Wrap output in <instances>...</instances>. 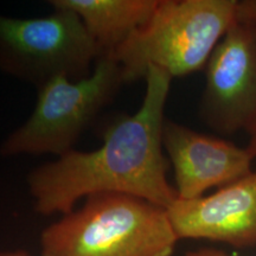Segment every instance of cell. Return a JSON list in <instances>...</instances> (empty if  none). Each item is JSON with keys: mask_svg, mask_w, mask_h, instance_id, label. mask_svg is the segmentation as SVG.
<instances>
[{"mask_svg": "<svg viewBox=\"0 0 256 256\" xmlns=\"http://www.w3.org/2000/svg\"><path fill=\"white\" fill-rule=\"evenodd\" d=\"M238 0H159L151 17L108 54L124 83L158 68L172 78L206 69L211 54L238 19Z\"/></svg>", "mask_w": 256, "mask_h": 256, "instance_id": "cell-3", "label": "cell"}, {"mask_svg": "<svg viewBox=\"0 0 256 256\" xmlns=\"http://www.w3.org/2000/svg\"><path fill=\"white\" fill-rule=\"evenodd\" d=\"M180 240H208L234 248L256 247V171L212 194L178 200L168 208Z\"/></svg>", "mask_w": 256, "mask_h": 256, "instance_id": "cell-8", "label": "cell"}, {"mask_svg": "<svg viewBox=\"0 0 256 256\" xmlns=\"http://www.w3.org/2000/svg\"><path fill=\"white\" fill-rule=\"evenodd\" d=\"M142 104L106 130L90 152L72 150L28 174L34 209L42 216L66 215L96 194H124L168 209L178 200L168 180L162 130L172 78L158 68L146 74Z\"/></svg>", "mask_w": 256, "mask_h": 256, "instance_id": "cell-1", "label": "cell"}, {"mask_svg": "<svg viewBox=\"0 0 256 256\" xmlns=\"http://www.w3.org/2000/svg\"><path fill=\"white\" fill-rule=\"evenodd\" d=\"M184 256H232L226 254V252L220 250V249L215 248H200L194 249V250H190L185 252Z\"/></svg>", "mask_w": 256, "mask_h": 256, "instance_id": "cell-11", "label": "cell"}, {"mask_svg": "<svg viewBox=\"0 0 256 256\" xmlns=\"http://www.w3.org/2000/svg\"><path fill=\"white\" fill-rule=\"evenodd\" d=\"M238 16L256 23V0H238Z\"/></svg>", "mask_w": 256, "mask_h": 256, "instance_id": "cell-10", "label": "cell"}, {"mask_svg": "<svg viewBox=\"0 0 256 256\" xmlns=\"http://www.w3.org/2000/svg\"><path fill=\"white\" fill-rule=\"evenodd\" d=\"M124 84L115 60L104 54L92 74L81 80L60 76L37 89L34 112L2 145L5 156L54 154L74 150L81 134Z\"/></svg>", "mask_w": 256, "mask_h": 256, "instance_id": "cell-4", "label": "cell"}, {"mask_svg": "<svg viewBox=\"0 0 256 256\" xmlns=\"http://www.w3.org/2000/svg\"><path fill=\"white\" fill-rule=\"evenodd\" d=\"M168 210L124 194H96L40 234V256H172Z\"/></svg>", "mask_w": 256, "mask_h": 256, "instance_id": "cell-2", "label": "cell"}, {"mask_svg": "<svg viewBox=\"0 0 256 256\" xmlns=\"http://www.w3.org/2000/svg\"><path fill=\"white\" fill-rule=\"evenodd\" d=\"M159 0H50L54 8L75 12L106 52L121 46L148 20Z\"/></svg>", "mask_w": 256, "mask_h": 256, "instance_id": "cell-9", "label": "cell"}, {"mask_svg": "<svg viewBox=\"0 0 256 256\" xmlns=\"http://www.w3.org/2000/svg\"><path fill=\"white\" fill-rule=\"evenodd\" d=\"M162 145L174 168L179 200L206 196L210 188L226 186L254 171L255 158L247 147L172 120H165Z\"/></svg>", "mask_w": 256, "mask_h": 256, "instance_id": "cell-7", "label": "cell"}, {"mask_svg": "<svg viewBox=\"0 0 256 256\" xmlns=\"http://www.w3.org/2000/svg\"><path fill=\"white\" fill-rule=\"evenodd\" d=\"M0 256H32L25 249H8V250H0Z\"/></svg>", "mask_w": 256, "mask_h": 256, "instance_id": "cell-13", "label": "cell"}, {"mask_svg": "<svg viewBox=\"0 0 256 256\" xmlns=\"http://www.w3.org/2000/svg\"><path fill=\"white\" fill-rule=\"evenodd\" d=\"M104 51L75 12L54 8L46 17L0 16V66L37 89L64 76H89Z\"/></svg>", "mask_w": 256, "mask_h": 256, "instance_id": "cell-5", "label": "cell"}, {"mask_svg": "<svg viewBox=\"0 0 256 256\" xmlns=\"http://www.w3.org/2000/svg\"><path fill=\"white\" fill-rule=\"evenodd\" d=\"M200 119L222 136L246 130L256 121V23L238 16L206 66Z\"/></svg>", "mask_w": 256, "mask_h": 256, "instance_id": "cell-6", "label": "cell"}, {"mask_svg": "<svg viewBox=\"0 0 256 256\" xmlns=\"http://www.w3.org/2000/svg\"><path fill=\"white\" fill-rule=\"evenodd\" d=\"M248 136H249V142L248 145L246 146L248 148V151L254 156L256 158V121L252 124V126L248 130Z\"/></svg>", "mask_w": 256, "mask_h": 256, "instance_id": "cell-12", "label": "cell"}]
</instances>
